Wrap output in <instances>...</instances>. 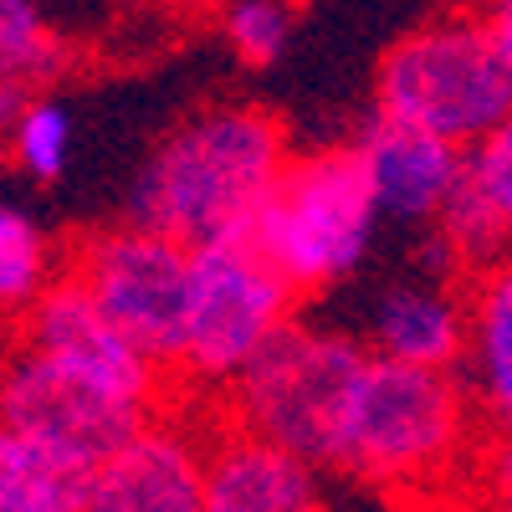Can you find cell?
<instances>
[{"instance_id":"obj_12","label":"cell","mask_w":512,"mask_h":512,"mask_svg":"<svg viewBox=\"0 0 512 512\" xmlns=\"http://www.w3.org/2000/svg\"><path fill=\"white\" fill-rule=\"evenodd\" d=\"M349 149L364 169V185H369L379 221H405V226L436 221L446 185H451V169H456V144L431 139L405 123H390V118H369L364 134Z\"/></svg>"},{"instance_id":"obj_4","label":"cell","mask_w":512,"mask_h":512,"mask_svg":"<svg viewBox=\"0 0 512 512\" xmlns=\"http://www.w3.org/2000/svg\"><path fill=\"white\" fill-rule=\"evenodd\" d=\"M379 210L369 200L364 169L349 144L287 154L282 175L246 226V246L282 277L303 303L338 282H349L374 246Z\"/></svg>"},{"instance_id":"obj_21","label":"cell","mask_w":512,"mask_h":512,"mask_svg":"<svg viewBox=\"0 0 512 512\" xmlns=\"http://www.w3.org/2000/svg\"><path fill=\"white\" fill-rule=\"evenodd\" d=\"M169 11H180V16H210V11H221L226 0H164Z\"/></svg>"},{"instance_id":"obj_19","label":"cell","mask_w":512,"mask_h":512,"mask_svg":"<svg viewBox=\"0 0 512 512\" xmlns=\"http://www.w3.org/2000/svg\"><path fill=\"white\" fill-rule=\"evenodd\" d=\"M6 144H11V159L21 164V175H31L36 185H52L62 180V169L72 159V113L47 93H31L6 128Z\"/></svg>"},{"instance_id":"obj_9","label":"cell","mask_w":512,"mask_h":512,"mask_svg":"<svg viewBox=\"0 0 512 512\" xmlns=\"http://www.w3.org/2000/svg\"><path fill=\"white\" fill-rule=\"evenodd\" d=\"M16 344L41 354L47 364L88 379L93 390L123 400V405H139L154 415L159 390H164V369L149 364L128 338L98 313V303L82 292L67 272H57L47 287L36 292V303L21 313L16 328Z\"/></svg>"},{"instance_id":"obj_1","label":"cell","mask_w":512,"mask_h":512,"mask_svg":"<svg viewBox=\"0 0 512 512\" xmlns=\"http://www.w3.org/2000/svg\"><path fill=\"white\" fill-rule=\"evenodd\" d=\"M287 154L277 113L256 103H210L154 144L128 195V226L159 231L185 251L241 241Z\"/></svg>"},{"instance_id":"obj_5","label":"cell","mask_w":512,"mask_h":512,"mask_svg":"<svg viewBox=\"0 0 512 512\" xmlns=\"http://www.w3.org/2000/svg\"><path fill=\"white\" fill-rule=\"evenodd\" d=\"M472 415L477 410L456 374L410 369L369 354L333 466L379 487L431 482L456 466L466 436H472Z\"/></svg>"},{"instance_id":"obj_14","label":"cell","mask_w":512,"mask_h":512,"mask_svg":"<svg viewBox=\"0 0 512 512\" xmlns=\"http://www.w3.org/2000/svg\"><path fill=\"white\" fill-rule=\"evenodd\" d=\"M461 338H466V297L451 282H395L384 287L369 318V354L410 364V369H446L461 364Z\"/></svg>"},{"instance_id":"obj_10","label":"cell","mask_w":512,"mask_h":512,"mask_svg":"<svg viewBox=\"0 0 512 512\" xmlns=\"http://www.w3.org/2000/svg\"><path fill=\"white\" fill-rule=\"evenodd\" d=\"M205 441L175 420H149L88 477L77 512H200Z\"/></svg>"},{"instance_id":"obj_7","label":"cell","mask_w":512,"mask_h":512,"mask_svg":"<svg viewBox=\"0 0 512 512\" xmlns=\"http://www.w3.org/2000/svg\"><path fill=\"white\" fill-rule=\"evenodd\" d=\"M67 277L98 303V313L164 374L180 354L190 251L144 226H103L82 236Z\"/></svg>"},{"instance_id":"obj_20","label":"cell","mask_w":512,"mask_h":512,"mask_svg":"<svg viewBox=\"0 0 512 512\" xmlns=\"http://www.w3.org/2000/svg\"><path fill=\"white\" fill-rule=\"evenodd\" d=\"M226 47L246 67H272L297 31V0H226L216 11Z\"/></svg>"},{"instance_id":"obj_17","label":"cell","mask_w":512,"mask_h":512,"mask_svg":"<svg viewBox=\"0 0 512 512\" xmlns=\"http://www.w3.org/2000/svg\"><path fill=\"white\" fill-rule=\"evenodd\" d=\"M67 67V41L47 21L41 0H0V88L36 93Z\"/></svg>"},{"instance_id":"obj_18","label":"cell","mask_w":512,"mask_h":512,"mask_svg":"<svg viewBox=\"0 0 512 512\" xmlns=\"http://www.w3.org/2000/svg\"><path fill=\"white\" fill-rule=\"evenodd\" d=\"M57 277V246L36 216L0 200V318H21Z\"/></svg>"},{"instance_id":"obj_15","label":"cell","mask_w":512,"mask_h":512,"mask_svg":"<svg viewBox=\"0 0 512 512\" xmlns=\"http://www.w3.org/2000/svg\"><path fill=\"white\" fill-rule=\"evenodd\" d=\"M456 379L477 415L507 425L512 415V277L507 267L482 272L477 292L466 297V338Z\"/></svg>"},{"instance_id":"obj_8","label":"cell","mask_w":512,"mask_h":512,"mask_svg":"<svg viewBox=\"0 0 512 512\" xmlns=\"http://www.w3.org/2000/svg\"><path fill=\"white\" fill-rule=\"evenodd\" d=\"M149 420H154L149 410L93 390L88 379L47 364L21 344L0 349V425L41 441L47 451L82 466V472H98Z\"/></svg>"},{"instance_id":"obj_22","label":"cell","mask_w":512,"mask_h":512,"mask_svg":"<svg viewBox=\"0 0 512 512\" xmlns=\"http://www.w3.org/2000/svg\"><path fill=\"white\" fill-rule=\"evenodd\" d=\"M0 512H26V507H6V502H0Z\"/></svg>"},{"instance_id":"obj_16","label":"cell","mask_w":512,"mask_h":512,"mask_svg":"<svg viewBox=\"0 0 512 512\" xmlns=\"http://www.w3.org/2000/svg\"><path fill=\"white\" fill-rule=\"evenodd\" d=\"M82 466H72L67 456L47 451L41 441L0 425V502L6 507H26V512H77L82 492H88Z\"/></svg>"},{"instance_id":"obj_11","label":"cell","mask_w":512,"mask_h":512,"mask_svg":"<svg viewBox=\"0 0 512 512\" xmlns=\"http://www.w3.org/2000/svg\"><path fill=\"white\" fill-rule=\"evenodd\" d=\"M431 231L446 241L456 267H472V272L502 267V251L512 236V139H507V128L456 149V169H451V185H446V200L436 210Z\"/></svg>"},{"instance_id":"obj_2","label":"cell","mask_w":512,"mask_h":512,"mask_svg":"<svg viewBox=\"0 0 512 512\" xmlns=\"http://www.w3.org/2000/svg\"><path fill=\"white\" fill-rule=\"evenodd\" d=\"M512 113V11L482 0L405 31L374 72V118L446 144L502 134Z\"/></svg>"},{"instance_id":"obj_3","label":"cell","mask_w":512,"mask_h":512,"mask_svg":"<svg viewBox=\"0 0 512 512\" xmlns=\"http://www.w3.org/2000/svg\"><path fill=\"white\" fill-rule=\"evenodd\" d=\"M364 364H369L364 338L292 318L226 384L231 431L267 441L323 472L338 461V436H344Z\"/></svg>"},{"instance_id":"obj_13","label":"cell","mask_w":512,"mask_h":512,"mask_svg":"<svg viewBox=\"0 0 512 512\" xmlns=\"http://www.w3.org/2000/svg\"><path fill=\"white\" fill-rule=\"evenodd\" d=\"M200 512H328V507L313 466L241 431H221L216 441H205Z\"/></svg>"},{"instance_id":"obj_6","label":"cell","mask_w":512,"mask_h":512,"mask_svg":"<svg viewBox=\"0 0 512 512\" xmlns=\"http://www.w3.org/2000/svg\"><path fill=\"white\" fill-rule=\"evenodd\" d=\"M292 318L297 297L246 241L195 246L175 374L205 384V390H226Z\"/></svg>"}]
</instances>
